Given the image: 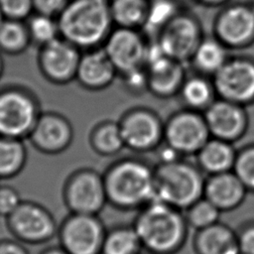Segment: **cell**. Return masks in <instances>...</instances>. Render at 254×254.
I'll use <instances>...</instances> for the list:
<instances>
[{
    "label": "cell",
    "instance_id": "cell-1",
    "mask_svg": "<svg viewBox=\"0 0 254 254\" xmlns=\"http://www.w3.org/2000/svg\"><path fill=\"white\" fill-rule=\"evenodd\" d=\"M107 202L122 211H138L156 198L155 166L136 157L121 158L102 173Z\"/></svg>",
    "mask_w": 254,
    "mask_h": 254
},
{
    "label": "cell",
    "instance_id": "cell-2",
    "mask_svg": "<svg viewBox=\"0 0 254 254\" xmlns=\"http://www.w3.org/2000/svg\"><path fill=\"white\" fill-rule=\"evenodd\" d=\"M136 212L132 224L144 251L178 254L185 247L190 226L183 210L155 198Z\"/></svg>",
    "mask_w": 254,
    "mask_h": 254
},
{
    "label": "cell",
    "instance_id": "cell-3",
    "mask_svg": "<svg viewBox=\"0 0 254 254\" xmlns=\"http://www.w3.org/2000/svg\"><path fill=\"white\" fill-rule=\"evenodd\" d=\"M57 20L61 37L82 52L102 47L114 28L109 0H69Z\"/></svg>",
    "mask_w": 254,
    "mask_h": 254
},
{
    "label": "cell",
    "instance_id": "cell-4",
    "mask_svg": "<svg viewBox=\"0 0 254 254\" xmlns=\"http://www.w3.org/2000/svg\"><path fill=\"white\" fill-rule=\"evenodd\" d=\"M206 176L188 158L155 165L156 199L185 210L203 196Z\"/></svg>",
    "mask_w": 254,
    "mask_h": 254
},
{
    "label": "cell",
    "instance_id": "cell-5",
    "mask_svg": "<svg viewBox=\"0 0 254 254\" xmlns=\"http://www.w3.org/2000/svg\"><path fill=\"white\" fill-rule=\"evenodd\" d=\"M41 113L39 100L29 89L19 85L0 89V136L28 139Z\"/></svg>",
    "mask_w": 254,
    "mask_h": 254
},
{
    "label": "cell",
    "instance_id": "cell-6",
    "mask_svg": "<svg viewBox=\"0 0 254 254\" xmlns=\"http://www.w3.org/2000/svg\"><path fill=\"white\" fill-rule=\"evenodd\" d=\"M62 196L70 213L99 214L108 203L102 173L88 167L78 168L67 176Z\"/></svg>",
    "mask_w": 254,
    "mask_h": 254
},
{
    "label": "cell",
    "instance_id": "cell-7",
    "mask_svg": "<svg viewBox=\"0 0 254 254\" xmlns=\"http://www.w3.org/2000/svg\"><path fill=\"white\" fill-rule=\"evenodd\" d=\"M5 223L12 237L25 245L47 243L57 236L59 229L54 214L43 204L29 199H23L5 218Z\"/></svg>",
    "mask_w": 254,
    "mask_h": 254
},
{
    "label": "cell",
    "instance_id": "cell-8",
    "mask_svg": "<svg viewBox=\"0 0 254 254\" xmlns=\"http://www.w3.org/2000/svg\"><path fill=\"white\" fill-rule=\"evenodd\" d=\"M210 137L200 111L185 107L174 112L165 121L164 144L181 157H194Z\"/></svg>",
    "mask_w": 254,
    "mask_h": 254
},
{
    "label": "cell",
    "instance_id": "cell-9",
    "mask_svg": "<svg viewBox=\"0 0 254 254\" xmlns=\"http://www.w3.org/2000/svg\"><path fill=\"white\" fill-rule=\"evenodd\" d=\"M106 231L99 214L68 212L59 224L57 237L68 254H101Z\"/></svg>",
    "mask_w": 254,
    "mask_h": 254
},
{
    "label": "cell",
    "instance_id": "cell-10",
    "mask_svg": "<svg viewBox=\"0 0 254 254\" xmlns=\"http://www.w3.org/2000/svg\"><path fill=\"white\" fill-rule=\"evenodd\" d=\"M125 148L135 153L158 150L164 143L165 122L148 107H133L124 112L118 121Z\"/></svg>",
    "mask_w": 254,
    "mask_h": 254
},
{
    "label": "cell",
    "instance_id": "cell-11",
    "mask_svg": "<svg viewBox=\"0 0 254 254\" xmlns=\"http://www.w3.org/2000/svg\"><path fill=\"white\" fill-rule=\"evenodd\" d=\"M203 38L199 20L193 14L180 10L161 29L154 41L166 56L185 64L190 61Z\"/></svg>",
    "mask_w": 254,
    "mask_h": 254
},
{
    "label": "cell",
    "instance_id": "cell-12",
    "mask_svg": "<svg viewBox=\"0 0 254 254\" xmlns=\"http://www.w3.org/2000/svg\"><path fill=\"white\" fill-rule=\"evenodd\" d=\"M211 79L217 97L245 107L254 104V58L229 57Z\"/></svg>",
    "mask_w": 254,
    "mask_h": 254
},
{
    "label": "cell",
    "instance_id": "cell-13",
    "mask_svg": "<svg viewBox=\"0 0 254 254\" xmlns=\"http://www.w3.org/2000/svg\"><path fill=\"white\" fill-rule=\"evenodd\" d=\"M149 44L142 30L114 27L102 49L121 76L146 67Z\"/></svg>",
    "mask_w": 254,
    "mask_h": 254
},
{
    "label": "cell",
    "instance_id": "cell-14",
    "mask_svg": "<svg viewBox=\"0 0 254 254\" xmlns=\"http://www.w3.org/2000/svg\"><path fill=\"white\" fill-rule=\"evenodd\" d=\"M213 36L229 50L254 44V12L248 3H227L213 21Z\"/></svg>",
    "mask_w": 254,
    "mask_h": 254
},
{
    "label": "cell",
    "instance_id": "cell-15",
    "mask_svg": "<svg viewBox=\"0 0 254 254\" xmlns=\"http://www.w3.org/2000/svg\"><path fill=\"white\" fill-rule=\"evenodd\" d=\"M82 51L60 37L39 47L38 68L43 77L56 85H64L75 80Z\"/></svg>",
    "mask_w": 254,
    "mask_h": 254
},
{
    "label": "cell",
    "instance_id": "cell-16",
    "mask_svg": "<svg viewBox=\"0 0 254 254\" xmlns=\"http://www.w3.org/2000/svg\"><path fill=\"white\" fill-rule=\"evenodd\" d=\"M146 71L148 91L163 99L179 94L187 77L184 64L166 56L155 41L149 44Z\"/></svg>",
    "mask_w": 254,
    "mask_h": 254
},
{
    "label": "cell",
    "instance_id": "cell-17",
    "mask_svg": "<svg viewBox=\"0 0 254 254\" xmlns=\"http://www.w3.org/2000/svg\"><path fill=\"white\" fill-rule=\"evenodd\" d=\"M211 137L230 143L242 139L249 126L246 107L238 103L216 97L202 112Z\"/></svg>",
    "mask_w": 254,
    "mask_h": 254
},
{
    "label": "cell",
    "instance_id": "cell-18",
    "mask_svg": "<svg viewBox=\"0 0 254 254\" xmlns=\"http://www.w3.org/2000/svg\"><path fill=\"white\" fill-rule=\"evenodd\" d=\"M73 136V127L64 115L46 111L39 116L28 140L38 152L54 156L66 151L72 144Z\"/></svg>",
    "mask_w": 254,
    "mask_h": 254
},
{
    "label": "cell",
    "instance_id": "cell-19",
    "mask_svg": "<svg viewBox=\"0 0 254 254\" xmlns=\"http://www.w3.org/2000/svg\"><path fill=\"white\" fill-rule=\"evenodd\" d=\"M117 74L112 62L100 47L82 52L75 80L84 89L99 91L109 87Z\"/></svg>",
    "mask_w": 254,
    "mask_h": 254
},
{
    "label": "cell",
    "instance_id": "cell-20",
    "mask_svg": "<svg viewBox=\"0 0 254 254\" xmlns=\"http://www.w3.org/2000/svg\"><path fill=\"white\" fill-rule=\"evenodd\" d=\"M248 193L246 187L233 171L205 178L203 196L222 213L231 212L240 207Z\"/></svg>",
    "mask_w": 254,
    "mask_h": 254
},
{
    "label": "cell",
    "instance_id": "cell-21",
    "mask_svg": "<svg viewBox=\"0 0 254 254\" xmlns=\"http://www.w3.org/2000/svg\"><path fill=\"white\" fill-rule=\"evenodd\" d=\"M192 249L194 254H240L236 230L221 221L194 231Z\"/></svg>",
    "mask_w": 254,
    "mask_h": 254
},
{
    "label": "cell",
    "instance_id": "cell-22",
    "mask_svg": "<svg viewBox=\"0 0 254 254\" xmlns=\"http://www.w3.org/2000/svg\"><path fill=\"white\" fill-rule=\"evenodd\" d=\"M237 150L233 143L210 137L194 156L195 164L205 176L231 172L234 169Z\"/></svg>",
    "mask_w": 254,
    "mask_h": 254
},
{
    "label": "cell",
    "instance_id": "cell-23",
    "mask_svg": "<svg viewBox=\"0 0 254 254\" xmlns=\"http://www.w3.org/2000/svg\"><path fill=\"white\" fill-rule=\"evenodd\" d=\"M229 49L214 36L203 38L190 61L196 72L213 76L226 63Z\"/></svg>",
    "mask_w": 254,
    "mask_h": 254
},
{
    "label": "cell",
    "instance_id": "cell-24",
    "mask_svg": "<svg viewBox=\"0 0 254 254\" xmlns=\"http://www.w3.org/2000/svg\"><path fill=\"white\" fill-rule=\"evenodd\" d=\"M186 108L203 112L217 97L211 77L201 73L187 75L178 94Z\"/></svg>",
    "mask_w": 254,
    "mask_h": 254
},
{
    "label": "cell",
    "instance_id": "cell-25",
    "mask_svg": "<svg viewBox=\"0 0 254 254\" xmlns=\"http://www.w3.org/2000/svg\"><path fill=\"white\" fill-rule=\"evenodd\" d=\"M91 150L100 157H112L124 148L118 121L104 120L93 126L88 138Z\"/></svg>",
    "mask_w": 254,
    "mask_h": 254
},
{
    "label": "cell",
    "instance_id": "cell-26",
    "mask_svg": "<svg viewBox=\"0 0 254 254\" xmlns=\"http://www.w3.org/2000/svg\"><path fill=\"white\" fill-rule=\"evenodd\" d=\"M151 0H109L114 27L142 30L150 9Z\"/></svg>",
    "mask_w": 254,
    "mask_h": 254
},
{
    "label": "cell",
    "instance_id": "cell-27",
    "mask_svg": "<svg viewBox=\"0 0 254 254\" xmlns=\"http://www.w3.org/2000/svg\"><path fill=\"white\" fill-rule=\"evenodd\" d=\"M27 159L24 140L0 136V181L20 175L26 167Z\"/></svg>",
    "mask_w": 254,
    "mask_h": 254
},
{
    "label": "cell",
    "instance_id": "cell-28",
    "mask_svg": "<svg viewBox=\"0 0 254 254\" xmlns=\"http://www.w3.org/2000/svg\"><path fill=\"white\" fill-rule=\"evenodd\" d=\"M142 251L143 245L133 224L107 229L101 254H141Z\"/></svg>",
    "mask_w": 254,
    "mask_h": 254
},
{
    "label": "cell",
    "instance_id": "cell-29",
    "mask_svg": "<svg viewBox=\"0 0 254 254\" xmlns=\"http://www.w3.org/2000/svg\"><path fill=\"white\" fill-rule=\"evenodd\" d=\"M32 44L26 21L4 19L0 24V52L11 56L24 53Z\"/></svg>",
    "mask_w": 254,
    "mask_h": 254
},
{
    "label": "cell",
    "instance_id": "cell-30",
    "mask_svg": "<svg viewBox=\"0 0 254 254\" xmlns=\"http://www.w3.org/2000/svg\"><path fill=\"white\" fill-rule=\"evenodd\" d=\"M186 220L194 231L208 227L220 221L222 212L204 196L184 210Z\"/></svg>",
    "mask_w": 254,
    "mask_h": 254
},
{
    "label": "cell",
    "instance_id": "cell-31",
    "mask_svg": "<svg viewBox=\"0 0 254 254\" xmlns=\"http://www.w3.org/2000/svg\"><path fill=\"white\" fill-rule=\"evenodd\" d=\"M31 41L38 47L47 45L61 37L57 17L34 13L26 20Z\"/></svg>",
    "mask_w": 254,
    "mask_h": 254
},
{
    "label": "cell",
    "instance_id": "cell-32",
    "mask_svg": "<svg viewBox=\"0 0 254 254\" xmlns=\"http://www.w3.org/2000/svg\"><path fill=\"white\" fill-rule=\"evenodd\" d=\"M180 10L176 0H151L148 17L142 29L143 33L156 37L161 29Z\"/></svg>",
    "mask_w": 254,
    "mask_h": 254
},
{
    "label": "cell",
    "instance_id": "cell-33",
    "mask_svg": "<svg viewBox=\"0 0 254 254\" xmlns=\"http://www.w3.org/2000/svg\"><path fill=\"white\" fill-rule=\"evenodd\" d=\"M233 172L249 193H254V143L246 144L237 150Z\"/></svg>",
    "mask_w": 254,
    "mask_h": 254
},
{
    "label": "cell",
    "instance_id": "cell-34",
    "mask_svg": "<svg viewBox=\"0 0 254 254\" xmlns=\"http://www.w3.org/2000/svg\"><path fill=\"white\" fill-rule=\"evenodd\" d=\"M0 10L5 19L26 21L34 13L33 0H0Z\"/></svg>",
    "mask_w": 254,
    "mask_h": 254
},
{
    "label": "cell",
    "instance_id": "cell-35",
    "mask_svg": "<svg viewBox=\"0 0 254 254\" xmlns=\"http://www.w3.org/2000/svg\"><path fill=\"white\" fill-rule=\"evenodd\" d=\"M20 192L9 185L0 184V217L7 218L22 202Z\"/></svg>",
    "mask_w": 254,
    "mask_h": 254
},
{
    "label": "cell",
    "instance_id": "cell-36",
    "mask_svg": "<svg viewBox=\"0 0 254 254\" xmlns=\"http://www.w3.org/2000/svg\"><path fill=\"white\" fill-rule=\"evenodd\" d=\"M235 230L240 254H254V218L242 221Z\"/></svg>",
    "mask_w": 254,
    "mask_h": 254
},
{
    "label": "cell",
    "instance_id": "cell-37",
    "mask_svg": "<svg viewBox=\"0 0 254 254\" xmlns=\"http://www.w3.org/2000/svg\"><path fill=\"white\" fill-rule=\"evenodd\" d=\"M123 80L127 88L134 93L142 92L143 90H148V80L146 67L131 71L122 75Z\"/></svg>",
    "mask_w": 254,
    "mask_h": 254
},
{
    "label": "cell",
    "instance_id": "cell-38",
    "mask_svg": "<svg viewBox=\"0 0 254 254\" xmlns=\"http://www.w3.org/2000/svg\"><path fill=\"white\" fill-rule=\"evenodd\" d=\"M69 0H33L35 13L58 17Z\"/></svg>",
    "mask_w": 254,
    "mask_h": 254
},
{
    "label": "cell",
    "instance_id": "cell-39",
    "mask_svg": "<svg viewBox=\"0 0 254 254\" xmlns=\"http://www.w3.org/2000/svg\"><path fill=\"white\" fill-rule=\"evenodd\" d=\"M0 254H30L26 245L15 238L0 239Z\"/></svg>",
    "mask_w": 254,
    "mask_h": 254
},
{
    "label": "cell",
    "instance_id": "cell-40",
    "mask_svg": "<svg viewBox=\"0 0 254 254\" xmlns=\"http://www.w3.org/2000/svg\"><path fill=\"white\" fill-rule=\"evenodd\" d=\"M195 2L207 6V7H217V6H223L227 4L230 0H194Z\"/></svg>",
    "mask_w": 254,
    "mask_h": 254
},
{
    "label": "cell",
    "instance_id": "cell-41",
    "mask_svg": "<svg viewBox=\"0 0 254 254\" xmlns=\"http://www.w3.org/2000/svg\"><path fill=\"white\" fill-rule=\"evenodd\" d=\"M40 254H68L61 245L58 246H49L42 250Z\"/></svg>",
    "mask_w": 254,
    "mask_h": 254
},
{
    "label": "cell",
    "instance_id": "cell-42",
    "mask_svg": "<svg viewBox=\"0 0 254 254\" xmlns=\"http://www.w3.org/2000/svg\"><path fill=\"white\" fill-rule=\"evenodd\" d=\"M3 71H4V60L2 57V53L0 52V78L2 77Z\"/></svg>",
    "mask_w": 254,
    "mask_h": 254
},
{
    "label": "cell",
    "instance_id": "cell-43",
    "mask_svg": "<svg viewBox=\"0 0 254 254\" xmlns=\"http://www.w3.org/2000/svg\"><path fill=\"white\" fill-rule=\"evenodd\" d=\"M5 18H4V16H3V14H2V12H1V10H0V24L2 23V21L4 20Z\"/></svg>",
    "mask_w": 254,
    "mask_h": 254
},
{
    "label": "cell",
    "instance_id": "cell-44",
    "mask_svg": "<svg viewBox=\"0 0 254 254\" xmlns=\"http://www.w3.org/2000/svg\"><path fill=\"white\" fill-rule=\"evenodd\" d=\"M249 4H250V6H251V8H252V10H253V12H254V0H252Z\"/></svg>",
    "mask_w": 254,
    "mask_h": 254
}]
</instances>
